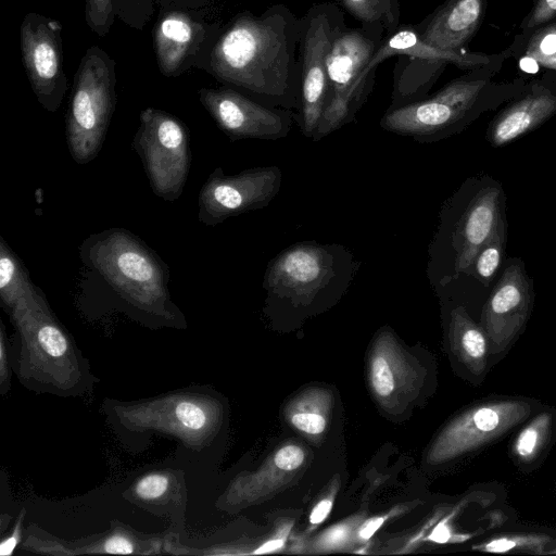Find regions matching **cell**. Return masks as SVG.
<instances>
[{
	"label": "cell",
	"mask_w": 556,
	"mask_h": 556,
	"mask_svg": "<svg viewBox=\"0 0 556 556\" xmlns=\"http://www.w3.org/2000/svg\"><path fill=\"white\" fill-rule=\"evenodd\" d=\"M10 342L3 323H0V394H7L11 389L13 357H11Z\"/></svg>",
	"instance_id": "obj_31"
},
{
	"label": "cell",
	"mask_w": 556,
	"mask_h": 556,
	"mask_svg": "<svg viewBox=\"0 0 556 556\" xmlns=\"http://www.w3.org/2000/svg\"><path fill=\"white\" fill-rule=\"evenodd\" d=\"M283 544V541L282 540H270V541H267L266 543L262 544L258 548H256L253 554H265V553H270V552H274L278 548H280Z\"/></svg>",
	"instance_id": "obj_38"
},
{
	"label": "cell",
	"mask_w": 556,
	"mask_h": 556,
	"mask_svg": "<svg viewBox=\"0 0 556 556\" xmlns=\"http://www.w3.org/2000/svg\"><path fill=\"white\" fill-rule=\"evenodd\" d=\"M548 538L539 535H513L496 538L484 542L477 548L490 553H508L516 548H539Z\"/></svg>",
	"instance_id": "obj_29"
},
{
	"label": "cell",
	"mask_w": 556,
	"mask_h": 556,
	"mask_svg": "<svg viewBox=\"0 0 556 556\" xmlns=\"http://www.w3.org/2000/svg\"><path fill=\"white\" fill-rule=\"evenodd\" d=\"M23 548L49 555L93 553L159 554L161 553L162 541L159 539H140L131 530L119 526L88 542L79 541L77 545H73V543L66 545L56 540L42 539L30 530L27 539L23 543Z\"/></svg>",
	"instance_id": "obj_20"
},
{
	"label": "cell",
	"mask_w": 556,
	"mask_h": 556,
	"mask_svg": "<svg viewBox=\"0 0 556 556\" xmlns=\"http://www.w3.org/2000/svg\"><path fill=\"white\" fill-rule=\"evenodd\" d=\"M291 421L294 427L309 434H319L326 427L325 418L314 413L295 414Z\"/></svg>",
	"instance_id": "obj_33"
},
{
	"label": "cell",
	"mask_w": 556,
	"mask_h": 556,
	"mask_svg": "<svg viewBox=\"0 0 556 556\" xmlns=\"http://www.w3.org/2000/svg\"><path fill=\"white\" fill-rule=\"evenodd\" d=\"M505 220L503 185L488 174L468 177L440 210L428 248L430 285L442 291L460 283L479 250Z\"/></svg>",
	"instance_id": "obj_5"
},
{
	"label": "cell",
	"mask_w": 556,
	"mask_h": 556,
	"mask_svg": "<svg viewBox=\"0 0 556 556\" xmlns=\"http://www.w3.org/2000/svg\"><path fill=\"white\" fill-rule=\"evenodd\" d=\"M553 416L543 412L523 427L514 441L513 454L521 463L534 460L547 445L552 433Z\"/></svg>",
	"instance_id": "obj_27"
},
{
	"label": "cell",
	"mask_w": 556,
	"mask_h": 556,
	"mask_svg": "<svg viewBox=\"0 0 556 556\" xmlns=\"http://www.w3.org/2000/svg\"><path fill=\"white\" fill-rule=\"evenodd\" d=\"M371 381L375 391L381 395H389L394 389V378L388 362L383 357H376L371 367Z\"/></svg>",
	"instance_id": "obj_32"
},
{
	"label": "cell",
	"mask_w": 556,
	"mask_h": 556,
	"mask_svg": "<svg viewBox=\"0 0 556 556\" xmlns=\"http://www.w3.org/2000/svg\"><path fill=\"white\" fill-rule=\"evenodd\" d=\"M304 460V452L295 445H287L275 455L276 465L283 470H293Z\"/></svg>",
	"instance_id": "obj_34"
},
{
	"label": "cell",
	"mask_w": 556,
	"mask_h": 556,
	"mask_svg": "<svg viewBox=\"0 0 556 556\" xmlns=\"http://www.w3.org/2000/svg\"><path fill=\"white\" fill-rule=\"evenodd\" d=\"M450 534L445 526L439 525L430 535L432 541L444 543L447 541Z\"/></svg>",
	"instance_id": "obj_39"
},
{
	"label": "cell",
	"mask_w": 556,
	"mask_h": 556,
	"mask_svg": "<svg viewBox=\"0 0 556 556\" xmlns=\"http://www.w3.org/2000/svg\"><path fill=\"white\" fill-rule=\"evenodd\" d=\"M507 49L491 62L466 71L435 93L397 108H388L380 127L409 137L419 143H432L457 135L483 113L505 104L522 91L527 80L495 81L493 77L509 59Z\"/></svg>",
	"instance_id": "obj_3"
},
{
	"label": "cell",
	"mask_w": 556,
	"mask_h": 556,
	"mask_svg": "<svg viewBox=\"0 0 556 556\" xmlns=\"http://www.w3.org/2000/svg\"><path fill=\"white\" fill-rule=\"evenodd\" d=\"M361 263L338 243L296 242L273 257L263 288L274 307L309 312L338 301L352 286Z\"/></svg>",
	"instance_id": "obj_7"
},
{
	"label": "cell",
	"mask_w": 556,
	"mask_h": 556,
	"mask_svg": "<svg viewBox=\"0 0 556 556\" xmlns=\"http://www.w3.org/2000/svg\"><path fill=\"white\" fill-rule=\"evenodd\" d=\"M350 15L364 25L379 24L391 36L400 27L399 0H340Z\"/></svg>",
	"instance_id": "obj_26"
},
{
	"label": "cell",
	"mask_w": 556,
	"mask_h": 556,
	"mask_svg": "<svg viewBox=\"0 0 556 556\" xmlns=\"http://www.w3.org/2000/svg\"><path fill=\"white\" fill-rule=\"evenodd\" d=\"M346 26L343 9L333 2L311 5L300 17L301 99L296 123L313 139L328 100L327 59L333 40Z\"/></svg>",
	"instance_id": "obj_11"
},
{
	"label": "cell",
	"mask_w": 556,
	"mask_h": 556,
	"mask_svg": "<svg viewBox=\"0 0 556 556\" xmlns=\"http://www.w3.org/2000/svg\"><path fill=\"white\" fill-rule=\"evenodd\" d=\"M533 303V280L523 261L506 258L480 314L479 325L486 334L490 355L506 351L522 332Z\"/></svg>",
	"instance_id": "obj_14"
},
{
	"label": "cell",
	"mask_w": 556,
	"mask_h": 556,
	"mask_svg": "<svg viewBox=\"0 0 556 556\" xmlns=\"http://www.w3.org/2000/svg\"><path fill=\"white\" fill-rule=\"evenodd\" d=\"M530 403L521 400L484 402L464 414L448 430L443 450L459 454L505 434L531 414Z\"/></svg>",
	"instance_id": "obj_17"
},
{
	"label": "cell",
	"mask_w": 556,
	"mask_h": 556,
	"mask_svg": "<svg viewBox=\"0 0 556 556\" xmlns=\"http://www.w3.org/2000/svg\"><path fill=\"white\" fill-rule=\"evenodd\" d=\"M332 503L328 500L320 501L312 510L309 520L312 523L321 522L330 513Z\"/></svg>",
	"instance_id": "obj_36"
},
{
	"label": "cell",
	"mask_w": 556,
	"mask_h": 556,
	"mask_svg": "<svg viewBox=\"0 0 556 556\" xmlns=\"http://www.w3.org/2000/svg\"><path fill=\"white\" fill-rule=\"evenodd\" d=\"M102 410L129 448L139 450L152 434H162L175 439L184 452L203 457L220 417L217 400L203 387L136 401L106 399Z\"/></svg>",
	"instance_id": "obj_6"
},
{
	"label": "cell",
	"mask_w": 556,
	"mask_h": 556,
	"mask_svg": "<svg viewBox=\"0 0 556 556\" xmlns=\"http://www.w3.org/2000/svg\"><path fill=\"white\" fill-rule=\"evenodd\" d=\"M199 100L230 141L278 140L296 122L295 111L265 105L231 87L202 88Z\"/></svg>",
	"instance_id": "obj_15"
},
{
	"label": "cell",
	"mask_w": 556,
	"mask_h": 556,
	"mask_svg": "<svg viewBox=\"0 0 556 556\" xmlns=\"http://www.w3.org/2000/svg\"><path fill=\"white\" fill-rule=\"evenodd\" d=\"M78 307L88 317L122 313L149 328H187L173 301L167 264L141 238L113 227L88 236L79 247Z\"/></svg>",
	"instance_id": "obj_1"
},
{
	"label": "cell",
	"mask_w": 556,
	"mask_h": 556,
	"mask_svg": "<svg viewBox=\"0 0 556 556\" xmlns=\"http://www.w3.org/2000/svg\"><path fill=\"white\" fill-rule=\"evenodd\" d=\"M556 21V0H533L531 9L519 25L520 31Z\"/></svg>",
	"instance_id": "obj_30"
},
{
	"label": "cell",
	"mask_w": 556,
	"mask_h": 556,
	"mask_svg": "<svg viewBox=\"0 0 556 556\" xmlns=\"http://www.w3.org/2000/svg\"><path fill=\"white\" fill-rule=\"evenodd\" d=\"M20 45L35 97L48 112L58 111L68 90L63 67L62 25L45 15L28 13L20 27Z\"/></svg>",
	"instance_id": "obj_13"
},
{
	"label": "cell",
	"mask_w": 556,
	"mask_h": 556,
	"mask_svg": "<svg viewBox=\"0 0 556 556\" xmlns=\"http://www.w3.org/2000/svg\"><path fill=\"white\" fill-rule=\"evenodd\" d=\"M451 331L463 361L475 375H483L490 353L482 327L473 321L465 307L456 306L451 314Z\"/></svg>",
	"instance_id": "obj_23"
},
{
	"label": "cell",
	"mask_w": 556,
	"mask_h": 556,
	"mask_svg": "<svg viewBox=\"0 0 556 556\" xmlns=\"http://www.w3.org/2000/svg\"><path fill=\"white\" fill-rule=\"evenodd\" d=\"M507 227V220H505L479 250L469 274L462 282L472 281L490 293L506 260Z\"/></svg>",
	"instance_id": "obj_25"
},
{
	"label": "cell",
	"mask_w": 556,
	"mask_h": 556,
	"mask_svg": "<svg viewBox=\"0 0 556 556\" xmlns=\"http://www.w3.org/2000/svg\"><path fill=\"white\" fill-rule=\"evenodd\" d=\"M9 317L16 337L13 370L25 388L59 396H79L93 390L99 380L40 288Z\"/></svg>",
	"instance_id": "obj_4"
},
{
	"label": "cell",
	"mask_w": 556,
	"mask_h": 556,
	"mask_svg": "<svg viewBox=\"0 0 556 556\" xmlns=\"http://www.w3.org/2000/svg\"><path fill=\"white\" fill-rule=\"evenodd\" d=\"M132 149L142 162L152 192L170 203L178 200L192 157L185 123L168 112L147 108L140 112Z\"/></svg>",
	"instance_id": "obj_10"
},
{
	"label": "cell",
	"mask_w": 556,
	"mask_h": 556,
	"mask_svg": "<svg viewBox=\"0 0 556 556\" xmlns=\"http://www.w3.org/2000/svg\"><path fill=\"white\" fill-rule=\"evenodd\" d=\"M28 274L27 268L0 237V301L2 308L9 315L20 303L33 298L38 291Z\"/></svg>",
	"instance_id": "obj_24"
},
{
	"label": "cell",
	"mask_w": 556,
	"mask_h": 556,
	"mask_svg": "<svg viewBox=\"0 0 556 556\" xmlns=\"http://www.w3.org/2000/svg\"><path fill=\"white\" fill-rule=\"evenodd\" d=\"M488 0H445L413 29L417 39L443 53H463L478 33Z\"/></svg>",
	"instance_id": "obj_18"
},
{
	"label": "cell",
	"mask_w": 556,
	"mask_h": 556,
	"mask_svg": "<svg viewBox=\"0 0 556 556\" xmlns=\"http://www.w3.org/2000/svg\"><path fill=\"white\" fill-rule=\"evenodd\" d=\"M383 518L381 517H375L368 519L366 522L363 523V526L359 529V536L362 539H369L382 525Z\"/></svg>",
	"instance_id": "obj_37"
},
{
	"label": "cell",
	"mask_w": 556,
	"mask_h": 556,
	"mask_svg": "<svg viewBox=\"0 0 556 556\" xmlns=\"http://www.w3.org/2000/svg\"><path fill=\"white\" fill-rule=\"evenodd\" d=\"M125 497L153 514L181 515L187 503L184 476L169 469L148 471L131 483Z\"/></svg>",
	"instance_id": "obj_21"
},
{
	"label": "cell",
	"mask_w": 556,
	"mask_h": 556,
	"mask_svg": "<svg viewBox=\"0 0 556 556\" xmlns=\"http://www.w3.org/2000/svg\"><path fill=\"white\" fill-rule=\"evenodd\" d=\"M25 513L22 511L15 521V525L9 536L4 538L0 543V555L8 556L13 553L22 538V525Z\"/></svg>",
	"instance_id": "obj_35"
},
{
	"label": "cell",
	"mask_w": 556,
	"mask_h": 556,
	"mask_svg": "<svg viewBox=\"0 0 556 556\" xmlns=\"http://www.w3.org/2000/svg\"><path fill=\"white\" fill-rule=\"evenodd\" d=\"M300 17L277 3L238 13L210 48L216 79L268 106L298 111L301 99Z\"/></svg>",
	"instance_id": "obj_2"
},
{
	"label": "cell",
	"mask_w": 556,
	"mask_h": 556,
	"mask_svg": "<svg viewBox=\"0 0 556 556\" xmlns=\"http://www.w3.org/2000/svg\"><path fill=\"white\" fill-rule=\"evenodd\" d=\"M506 49L523 68L531 64L556 72V21L519 31Z\"/></svg>",
	"instance_id": "obj_22"
},
{
	"label": "cell",
	"mask_w": 556,
	"mask_h": 556,
	"mask_svg": "<svg viewBox=\"0 0 556 556\" xmlns=\"http://www.w3.org/2000/svg\"><path fill=\"white\" fill-rule=\"evenodd\" d=\"M551 553H555V554H556V549H555V551H553V552H551Z\"/></svg>",
	"instance_id": "obj_40"
},
{
	"label": "cell",
	"mask_w": 556,
	"mask_h": 556,
	"mask_svg": "<svg viewBox=\"0 0 556 556\" xmlns=\"http://www.w3.org/2000/svg\"><path fill=\"white\" fill-rule=\"evenodd\" d=\"M114 0H86V23L98 36L109 33L114 22Z\"/></svg>",
	"instance_id": "obj_28"
},
{
	"label": "cell",
	"mask_w": 556,
	"mask_h": 556,
	"mask_svg": "<svg viewBox=\"0 0 556 556\" xmlns=\"http://www.w3.org/2000/svg\"><path fill=\"white\" fill-rule=\"evenodd\" d=\"M386 37L379 24L345 26L333 40L327 59L328 100L317 131L321 140L355 119L375 85L378 67H369Z\"/></svg>",
	"instance_id": "obj_8"
},
{
	"label": "cell",
	"mask_w": 556,
	"mask_h": 556,
	"mask_svg": "<svg viewBox=\"0 0 556 556\" xmlns=\"http://www.w3.org/2000/svg\"><path fill=\"white\" fill-rule=\"evenodd\" d=\"M282 172L278 166L244 169L225 175L216 167L198 195V219L205 226H216L228 218L266 207L278 194Z\"/></svg>",
	"instance_id": "obj_12"
},
{
	"label": "cell",
	"mask_w": 556,
	"mask_h": 556,
	"mask_svg": "<svg viewBox=\"0 0 556 556\" xmlns=\"http://www.w3.org/2000/svg\"><path fill=\"white\" fill-rule=\"evenodd\" d=\"M115 85L114 60L98 46L88 48L74 77L65 118L68 152L79 165L102 150L115 111Z\"/></svg>",
	"instance_id": "obj_9"
},
{
	"label": "cell",
	"mask_w": 556,
	"mask_h": 556,
	"mask_svg": "<svg viewBox=\"0 0 556 556\" xmlns=\"http://www.w3.org/2000/svg\"><path fill=\"white\" fill-rule=\"evenodd\" d=\"M205 31L187 13L169 11L155 24L153 45L159 68L164 76L178 75Z\"/></svg>",
	"instance_id": "obj_19"
},
{
	"label": "cell",
	"mask_w": 556,
	"mask_h": 556,
	"mask_svg": "<svg viewBox=\"0 0 556 556\" xmlns=\"http://www.w3.org/2000/svg\"><path fill=\"white\" fill-rule=\"evenodd\" d=\"M556 114V72L544 71L491 119L485 139L501 148L535 130Z\"/></svg>",
	"instance_id": "obj_16"
}]
</instances>
